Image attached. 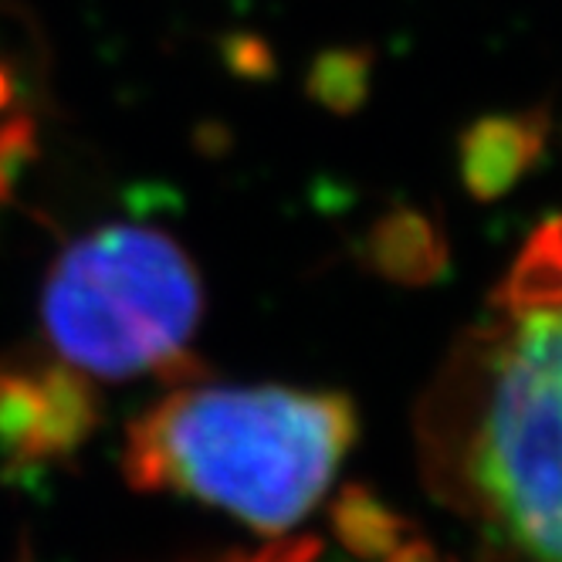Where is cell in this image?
Wrapping results in <instances>:
<instances>
[{
	"label": "cell",
	"instance_id": "277c9868",
	"mask_svg": "<svg viewBox=\"0 0 562 562\" xmlns=\"http://www.w3.org/2000/svg\"><path fill=\"white\" fill-rule=\"evenodd\" d=\"M99 424L92 380L61 359L0 363V451L14 464H48L82 448Z\"/></svg>",
	"mask_w": 562,
	"mask_h": 562
},
{
	"label": "cell",
	"instance_id": "5b68a950",
	"mask_svg": "<svg viewBox=\"0 0 562 562\" xmlns=\"http://www.w3.org/2000/svg\"><path fill=\"white\" fill-rule=\"evenodd\" d=\"M542 153V123L521 115H498L477 123L461 146V173L477 200L508 193Z\"/></svg>",
	"mask_w": 562,
	"mask_h": 562
},
{
	"label": "cell",
	"instance_id": "30bf717a",
	"mask_svg": "<svg viewBox=\"0 0 562 562\" xmlns=\"http://www.w3.org/2000/svg\"><path fill=\"white\" fill-rule=\"evenodd\" d=\"M383 562H454V559L440 555L430 542H400Z\"/></svg>",
	"mask_w": 562,
	"mask_h": 562
},
{
	"label": "cell",
	"instance_id": "52a82bcc",
	"mask_svg": "<svg viewBox=\"0 0 562 562\" xmlns=\"http://www.w3.org/2000/svg\"><path fill=\"white\" fill-rule=\"evenodd\" d=\"M498 305L515 315L562 308V217H549L521 248L498 289Z\"/></svg>",
	"mask_w": 562,
	"mask_h": 562
},
{
	"label": "cell",
	"instance_id": "7a4b0ae2",
	"mask_svg": "<svg viewBox=\"0 0 562 562\" xmlns=\"http://www.w3.org/2000/svg\"><path fill=\"white\" fill-rule=\"evenodd\" d=\"M204 285L167 231L105 224L55 258L42 289L52 356L89 380H193Z\"/></svg>",
	"mask_w": 562,
	"mask_h": 562
},
{
	"label": "cell",
	"instance_id": "ba28073f",
	"mask_svg": "<svg viewBox=\"0 0 562 562\" xmlns=\"http://www.w3.org/2000/svg\"><path fill=\"white\" fill-rule=\"evenodd\" d=\"M333 529L352 555L383 562L404 542L407 521L396 512H390L370 488L352 485L333 505Z\"/></svg>",
	"mask_w": 562,
	"mask_h": 562
},
{
	"label": "cell",
	"instance_id": "9c48e42d",
	"mask_svg": "<svg viewBox=\"0 0 562 562\" xmlns=\"http://www.w3.org/2000/svg\"><path fill=\"white\" fill-rule=\"evenodd\" d=\"M318 555V539H278L255 552H231L217 562H312Z\"/></svg>",
	"mask_w": 562,
	"mask_h": 562
},
{
	"label": "cell",
	"instance_id": "8992f818",
	"mask_svg": "<svg viewBox=\"0 0 562 562\" xmlns=\"http://www.w3.org/2000/svg\"><path fill=\"white\" fill-rule=\"evenodd\" d=\"M370 265L396 285H430L448 268V240L417 211H393L370 231Z\"/></svg>",
	"mask_w": 562,
	"mask_h": 562
},
{
	"label": "cell",
	"instance_id": "6da1fadb",
	"mask_svg": "<svg viewBox=\"0 0 562 562\" xmlns=\"http://www.w3.org/2000/svg\"><path fill=\"white\" fill-rule=\"evenodd\" d=\"M356 434L346 393L180 383L130 424L123 474L278 536L326 495Z\"/></svg>",
	"mask_w": 562,
	"mask_h": 562
},
{
	"label": "cell",
	"instance_id": "3957f363",
	"mask_svg": "<svg viewBox=\"0 0 562 562\" xmlns=\"http://www.w3.org/2000/svg\"><path fill=\"white\" fill-rule=\"evenodd\" d=\"M474 445V481L498 526L562 562V308L518 315Z\"/></svg>",
	"mask_w": 562,
	"mask_h": 562
}]
</instances>
